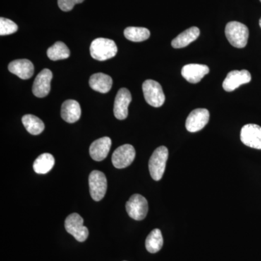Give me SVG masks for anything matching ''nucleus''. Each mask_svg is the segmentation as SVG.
I'll list each match as a JSON object with an SVG mask.
<instances>
[{"label": "nucleus", "mask_w": 261, "mask_h": 261, "mask_svg": "<svg viewBox=\"0 0 261 261\" xmlns=\"http://www.w3.org/2000/svg\"><path fill=\"white\" fill-rule=\"evenodd\" d=\"M89 191L94 201H100L106 195L108 181L106 175L99 171H93L89 176Z\"/></svg>", "instance_id": "nucleus-7"}, {"label": "nucleus", "mask_w": 261, "mask_h": 261, "mask_svg": "<svg viewBox=\"0 0 261 261\" xmlns=\"http://www.w3.org/2000/svg\"><path fill=\"white\" fill-rule=\"evenodd\" d=\"M259 24H260V28H261V18L260 19V20H259Z\"/></svg>", "instance_id": "nucleus-27"}, {"label": "nucleus", "mask_w": 261, "mask_h": 261, "mask_svg": "<svg viewBox=\"0 0 261 261\" xmlns=\"http://www.w3.org/2000/svg\"><path fill=\"white\" fill-rule=\"evenodd\" d=\"M200 29L197 27H191L173 39L171 42V45L176 49L187 47L190 43L195 41L200 36Z\"/></svg>", "instance_id": "nucleus-19"}, {"label": "nucleus", "mask_w": 261, "mask_h": 261, "mask_svg": "<svg viewBox=\"0 0 261 261\" xmlns=\"http://www.w3.org/2000/svg\"><path fill=\"white\" fill-rule=\"evenodd\" d=\"M132 100V94L128 89L121 88L118 91L115 99L113 108V112L117 119H126L128 114V106Z\"/></svg>", "instance_id": "nucleus-13"}, {"label": "nucleus", "mask_w": 261, "mask_h": 261, "mask_svg": "<svg viewBox=\"0 0 261 261\" xmlns=\"http://www.w3.org/2000/svg\"><path fill=\"white\" fill-rule=\"evenodd\" d=\"M225 34L228 42L237 48H244L247 45L249 37L248 28L245 24L238 21L227 23Z\"/></svg>", "instance_id": "nucleus-2"}, {"label": "nucleus", "mask_w": 261, "mask_h": 261, "mask_svg": "<svg viewBox=\"0 0 261 261\" xmlns=\"http://www.w3.org/2000/svg\"><path fill=\"white\" fill-rule=\"evenodd\" d=\"M240 139L247 147L261 149V126L252 123L245 125L242 128Z\"/></svg>", "instance_id": "nucleus-10"}, {"label": "nucleus", "mask_w": 261, "mask_h": 261, "mask_svg": "<svg viewBox=\"0 0 261 261\" xmlns=\"http://www.w3.org/2000/svg\"><path fill=\"white\" fill-rule=\"evenodd\" d=\"M65 228L67 232L74 237L80 243H83L88 238V228L84 226L83 218L78 214H70L66 218Z\"/></svg>", "instance_id": "nucleus-5"}, {"label": "nucleus", "mask_w": 261, "mask_h": 261, "mask_svg": "<svg viewBox=\"0 0 261 261\" xmlns=\"http://www.w3.org/2000/svg\"><path fill=\"white\" fill-rule=\"evenodd\" d=\"M168 158V150L165 146L158 147L151 156L149 161V170L154 181H160L162 178Z\"/></svg>", "instance_id": "nucleus-3"}, {"label": "nucleus", "mask_w": 261, "mask_h": 261, "mask_svg": "<svg viewBox=\"0 0 261 261\" xmlns=\"http://www.w3.org/2000/svg\"><path fill=\"white\" fill-rule=\"evenodd\" d=\"M91 88L100 93H108L113 86V80L110 75L102 73H94L89 79Z\"/></svg>", "instance_id": "nucleus-18"}, {"label": "nucleus", "mask_w": 261, "mask_h": 261, "mask_svg": "<svg viewBox=\"0 0 261 261\" xmlns=\"http://www.w3.org/2000/svg\"><path fill=\"white\" fill-rule=\"evenodd\" d=\"M118 47L114 41L106 38H97L90 45V54L94 59L105 61L116 56Z\"/></svg>", "instance_id": "nucleus-1"}, {"label": "nucleus", "mask_w": 261, "mask_h": 261, "mask_svg": "<svg viewBox=\"0 0 261 261\" xmlns=\"http://www.w3.org/2000/svg\"><path fill=\"white\" fill-rule=\"evenodd\" d=\"M124 36L128 40L135 42H141L147 40L150 37L148 29L143 27H127L124 30Z\"/></svg>", "instance_id": "nucleus-24"}, {"label": "nucleus", "mask_w": 261, "mask_h": 261, "mask_svg": "<svg viewBox=\"0 0 261 261\" xmlns=\"http://www.w3.org/2000/svg\"><path fill=\"white\" fill-rule=\"evenodd\" d=\"M136 151L130 145L120 146L114 151L112 155V163L116 168H125L129 166L135 161Z\"/></svg>", "instance_id": "nucleus-8"}, {"label": "nucleus", "mask_w": 261, "mask_h": 261, "mask_svg": "<svg viewBox=\"0 0 261 261\" xmlns=\"http://www.w3.org/2000/svg\"><path fill=\"white\" fill-rule=\"evenodd\" d=\"M260 1L261 2V0H260Z\"/></svg>", "instance_id": "nucleus-28"}, {"label": "nucleus", "mask_w": 261, "mask_h": 261, "mask_svg": "<svg viewBox=\"0 0 261 261\" xmlns=\"http://www.w3.org/2000/svg\"><path fill=\"white\" fill-rule=\"evenodd\" d=\"M18 29V25L13 20L3 17L0 18V35L5 36L14 34Z\"/></svg>", "instance_id": "nucleus-25"}, {"label": "nucleus", "mask_w": 261, "mask_h": 261, "mask_svg": "<svg viewBox=\"0 0 261 261\" xmlns=\"http://www.w3.org/2000/svg\"><path fill=\"white\" fill-rule=\"evenodd\" d=\"M127 214L136 221H142L148 212V202L143 196L135 194L130 197L126 204Z\"/></svg>", "instance_id": "nucleus-6"}, {"label": "nucleus", "mask_w": 261, "mask_h": 261, "mask_svg": "<svg viewBox=\"0 0 261 261\" xmlns=\"http://www.w3.org/2000/svg\"><path fill=\"white\" fill-rule=\"evenodd\" d=\"M82 110L80 103L74 99H68L62 105L61 117L65 121L73 123L80 119Z\"/></svg>", "instance_id": "nucleus-17"}, {"label": "nucleus", "mask_w": 261, "mask_h": 261, "mask_svg": "<svg viewBox=\"0 0 261 261\" xmlns=\"http://www.w3.org/2000/svg\"><path fill=\"white\" fill-rule=\"evenodd\" d=\"M8 69L12 73L23 80L32 78L34 73V65L27 59L15 60L12 61L8 65Z\"/></svg>", "instance_id": "nucleus-16"}, {"label": "nucleus", "mask_w": 261, "mask_h": 261, "mask_svg": "<svg viewBox=\"0 0 261 261\" xmlns=\"http://www.w3.org/2000/svg\"><path fill=\"white\" fill-rule=\"evenodd\" d=\"M55 159L53 154L44 153L39 155L34 161L33 168L38 174H46L53 169L55 166Z\"/></svg>", "instance_id": "nucleus-20"}, {"label": "nucleus", "mask_w": 261, "mask_h": 261, "mask_svg": "<svg viewBox=\"0 0 261 261\" xmlns=\"http://www.w3.org/2000/svg\"><path fill=\"white\" fill-rule=\"evenodd\" d=\"M84 1V0H58V4L60 9L64 12H68L73 10L75 5L80 4Z\"/></svg>", "instance_id": "nucleus-26"}, {"label": "nucleus", "mask_w": 261, "mask_h": 261, "mask_svg": "<svg viewBox=\"0 0 261 261\" xmlns=\"http://www.w3.org/2000/svg\"><path fill=\"white\" fill-rule=\"evenodd\" d=\"M25 129L32 135H39L44 130V124L42 120L34 115H25L22 118Z\"/></svg>", "instance_id": "nucleus-21"}, {"label": "nucleus", "mask_w": 261, "mask_h": 261, "mask_svg": "<svg viewBox=\"0 0 261 261\" xmlns=\"http://www.w3.org/2000/svg\"><path fill=\"white\" fill-rule=\"evenodd\" d=\"M210 118V113L205 108L194 110L187 117L186 128L188 132H197L202 130L207 124Z\"/></svg>", "instance_id": "nucleus-9"}, {"label": "nucleus", "mask_w": 261, "mask_h": 261, "mask_svg": "<svg viewBox=\"0 0 261 261\" xmlns=\"http://www.w3.org/2000/svg\"><path fill=\"white\" fill-rule=\"evenodd\" d=\"M251 79V74L248 70H232L228 73L223 82V88L226 92H232L243 84L250 82Z\"/></svg>", "instance_id": "nucleus-12"}, {"label": "nucleus", "mask_w": 261, "mask_h": 261, "mask_svg": "<svg viewBox=\"0 0 261 261\" xmlns=\"http://www.w3.org/2000/svg\"><path fill=\"white\" fill-rule=\"evenodd\" d=\"M53 73L49 69L44 68L36 77L33 84L32 92L36 97H45L50 92L51 81L53 80Z\"/></svg>", "instance_id": "nucleus-11"}, {"label": "nucleus", "mask_w": 261, "mask_h": 261, "mask_svg": "<svg viewBox=\"0 0 261 261\" xmlns=\"http://www.w3.org/2000/svg\"><path fill=\"white\" fill-rule=\"evenodd\" d=\"M210 71L206 65L189 64L182 68L181 75L184 78L192 84H197Z\"/></svg>", "instance_id": "nucleus-15"}, {"label": "nucleus", "mask_w": 261, "mask_h": 261, "mask_svg": "<svg viewBox=\"0 0 261 261\" xmlns=\"http://www.w3.org/2000/svg\"><path fill=\"white\" fill-rule=\"evenodd\" d=\"M112 145V141L108 137H102L92 142L89 147V154L95 161H102L107 158Z\"/></svg>", "instance_id": "nucleus-14"}, {"label": "nucleus", "mask_w": 261, "mask_h": 261, "mask_svg": "<svg viewBox=\"0 0 261 261\" xmlns=\"http://www.w3.org/2000/svg\"><path fill=\"white\" fill-rule=\"evenodd\" d=\"M142 90L146 102L154 108L161 107L165 102L164 92L159 82L154 80H146L142 84Z\"/></svg>", "instance_id": "nucleus-4"}, {"label": "nucleus", "mask_w": 261, "mask_h": 261, "mask_svg": "<svg viewBox=\"0 0 261 261\" xmlns=\"http://www.w3.org/2000/svg\"><path fill=\"white\" fill-rule=\"evenodd\" d=\"M163 245V239L161 230L159 228L152 230L146 239L145 247L147 251L156 253L161 250Z\"/></svg>", "instance_id": "nucleus-22"}, {"label": "nucleus", "mask_w": 261, "mask_h": 261, "mask_svg": "<svg viewBox=\"0 0 261 261\" xmlns=\"http://www.w3.org/2000/svg\"><path fill=\"white\" fill-rule=\"evenodd\" d=\"M70 55V49L65 43L57 42L47 49V56L51 61L67 59Z\"/></svg>", "instance_id": "nucleus-23"}]
</instances>
